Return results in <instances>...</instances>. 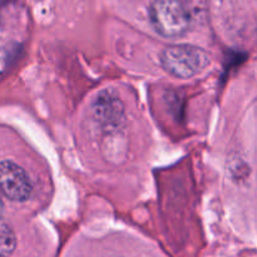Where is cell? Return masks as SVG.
Instances as JSON below:
<instances>
[{"instance_id":"obj_1","label":"cell","mask_w":257,"mask_h":257,"mask_svg":"<svg viewBox=\"0 0 257 257\" xmlns=\"http://www.w3.org/2000/svg\"><path fill=\"white\" fill-rule=\"evenodd\" d=\"M161 64L173 77L188 79L197 75L210 64V55L193 45H172L162 52Z\"/></svg>"},{"instance_id":"obj_2","label":"cell","mask_w":257,"mask_h":257,"mask_svg":"<svg viewBox=\"0 0 257 257\" xmlns=\"http://www.w3.org/2000/svg\"><path fill=\"white\" fill-rule=\"evenodd\" d=\"M150 20L156 32L167 38L180 37L190 28V14L181 0H155Z\"/></svg>"},{"instance_id":"obj_3","label":"cell","mask_w":257,"mask_h":257,"mask_svg":"<svg viewBox=\"0 0 257 257\" xmlns=\"http://www.w3.org/2000/svg\"><path fill=\"white\" fill-rule=\"evenodd\" d=\"M0 191L14 202H24L33 192V185L24 168L12 161L0 162Z\"/></svg>"},{"instance_id":"obj_4","label":"cell","mask_w":257,"mask_h":257,"mask_svg":"<svg viewBox=\"0 0 257 257\" xmlns=\"http://www.w3.org/2000/svg\"><path fill=\"white\" fill-rule=\"evenodd\" d=\"M93 115L103 130L115 131L124 119V105L112 90L98 93L92 105Z\"/></svg>"},{"instance_id":"obj_5","label":"cell","mask_w":257,"mask_h":257,"mask_svg":"<svg viewBox=\"0 0 257 257\" xmlns=\"http://www.w3.org/2000/svg\"><path fill=\"white\" fill-rule=\"evenodd\" d=\"M17 246V238L9 223L0 218V257L12 255Z\"/></svg>"},{"instance_id":"obj_6","label":"cell","mask_w":257,"mask_h":257,"mask_svg":"<svg viewBox=\"0 0 257 257\" xmlns=\"http://www.w3.org/2000/svg\"><path fill=\"white\" fill-rule=\"evenodd\" d=\"M8 65V55L4 50L0 49V77L3 75V73L7 70Z\"/></svg>"},{"instance_id":"obj_7","label":"cell","mask_w":257,"mask_h":257,"mask_svg":"<svg viewBox=\"0 0 257 257\" xmlns=\"http://www.w3.org/2000/svg\"><path fill=\"white\" fill-rule=\"evenodd\" d=\"M2 213H3V202L2 200H0V216H2Z\"/></svg>"}]
</instances>
